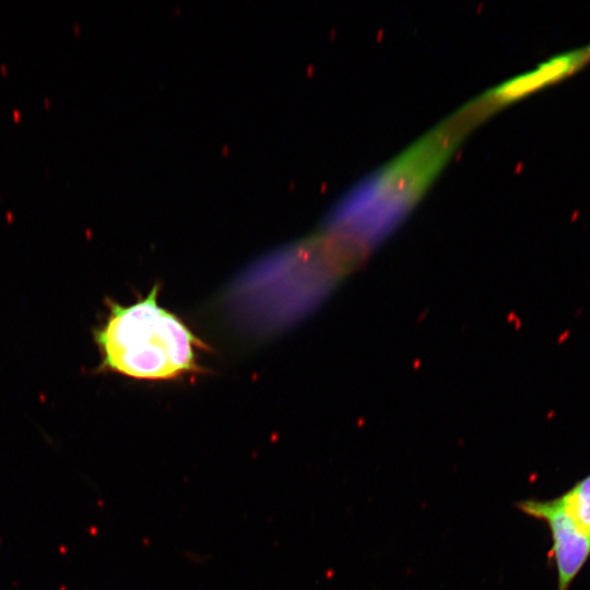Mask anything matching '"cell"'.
Listing matches in <instances>:
<instances>
[{"label": "cell", "instance_id": "3957f363", "mask_svg": "<svg viewBox=\"0 0 590 590\" xmlns=\"http://www.w3.org/2000/svg\"><path fill=\"white\" fill-rule=\"evenodd\" d=\"M517 508L542 520L551 532V555L557 571V590H568L590 556V534L586 533L566 510L560 497L526 499Z\"/></svg>", "mask_w": 590, "mask_h": 590}, {"label": "cell", "instance_id": "7a4b0ae2", "mask_svg": "<svg viewBox=\"0 0 590 590\" xmlns=\"http://www.w3.org/2000/svg\"><path fill=\"white\" fill-rule=\"evenodd\" d=\"M161 286L130 305L108 300V315L94 331L98 370L139 380H175L202 373L206 345L176 314L158 303Z\"/></svg>", "mask_w": 590, "mask_h": 590}, {"label": "cell", "instance_id": "6da1fadb", "mask_svg": "<svg viewBox=\"0 0 590 590\" xmlns=\"http://www.w3.org/2000/svg\"><path fill=\"white\" fill-rule=\"evenodd\" d=\"M479 120L469 107L429 131L337 204L328 231L366 253L420 200L467 130Z\"/></svg>", "mask_w": 590, "mask_h": 590}, {"label": "cell", "instance_id": "277c9868", "mask_svg": "<svg viewBox=\"0 0 590 590\" xmlns=\"http://www.w3.org/2000/svg\"><path fill=\"white\" fill-rule=\"evenodd\" d=\"M589 63L590 44L550 57L535 68L493 88L486 97L493 109H496L560 83L581 71Z\"/></svg>", "mask_w": 590, "mask_h": 590}, {"label": "cell", "instance_id": "5b68a950", "mask_svg": "<svg viewBox=\"0 0 590 590\" xmlns=\"http://www.w3.org/2000/svg\"><path fill=\"white\" fill-rule=\"evenodd\" d=\"M559 497L580 529L590 534V474Z\"/></svg>", "mask_w": 590, "mask_h": 590}]
</instances>
